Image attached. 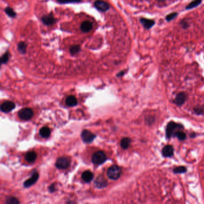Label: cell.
Returning <instances> with one entry per match:
<instances>
[{
    "instance_id": "1",
    "label": "cell",
    "mask_w": 204,
    "mask_h": 204,
    "mask_svg": "<svg viewBox=\"0 0 204 204\" xmlns=\"http://www.w3.org/2000/svg\"><path fill=\"white\" fill-rule=\"evenodd\" d=\"M180 129H183V126L179 124H177L174 122H170L166 129V135L168 138H171L173 135H175L176 133L180 131Z\"/></svg>"
},
{
    "instance_id": "2",
    "label": "cell",
    "mask_w": 204,
    "mask_h": 204,
    "mask_svg": "<svg viewBox=\"0 0 204 204\" xmlns=\"http://www.w3.org/2000/svg\"><path fill=\"white\" fill-rule=\"evenodd\" d=\"M122 173L121 168L117 165H113L110 167L107 171V175L111 180H117Z\"/></svg>"
},
{
    "instance_id": "3",
    "label": "cell",
    "mask_w": 204,
    "mask_h": 204,
    "mask_svg": "<svg viewBox=\"0 0 204 204\" xmlns=\"http://www.w3.org/2000/svg\"><path fill=\"white\" fill-rule=\"evenodd\" d=\"M107 159L106 154L103 152L99 151L97 152L93 155L92 158V161L93 164L96 165H100L103 164Z\"/></svg>"
},
{
    "instance_id": "4",
    "label": "cell",
    "mask_w": 204,
    "mask_h": 204,
    "mask_svg": "<svg viewBox=\"0 0 204 204\" xmlns=\"http://www.w3.org/2000/svg\"><path fill=\"white\" fill-rule=\"evenodd\" d=\"M33 111L30 108H24L21 109L19 113L18 116L23 120L28 121L33 116Z\"/></svg>"
},
{
    "instance_id": "5",
    "label": "cell",
    "mask_w": 204,
    "mask_h": 204,
    "mask_svg": "<svg viewBox=\"0 0 204 204\" xmlns=\"http://www.w3.org/2000/svg\"><path fill=\"white\" fill-rule=\"evenodd\" d=\"M95 7L99 11L102 12H106L110 9V4L102 0H97L94 3Z\"/></svg>"
},
{
    "instance_id": "6",
    "label": "cell",
    "mask_w": 204,
    "mask_h": 204,
    "mask_svg": "<svg viewBox=\"0 0 204 204\" xmlns=\"http://www.w3.org/2000/svg\"><path fill=\"white\" fill-rule=\"evenodd\" d=\"M70 161L65 157L59 158L56 162V167L59 169H66L69 166Z\"/></svg>"
},
{
    "instance_id": "7",
    "label": "cell",
    "mask_w": 204,
    "mask_h": 204,
    "mask_svg": "<svg viewBox=\"0 0 204 204\" xmlns=\"http://www.w3.org/2000/svg\"><path fill=\"white\" fill-rule=\"evenodd\" d=\"M83 141L86 143H90L93 142L96 137L95 135L88 130H84L81 134Z\"/></svg>"
},
{
    "instance_id": "8",
    "label": "cell",
    "mask_w": 204,
    "mask_h": 204,
    "mask_svg": "<svg viewBox=\"0 0 204 204\" xmlns=\"http://www.w3.org/2000/svg\"><path fill=\"white\" fill-rule=\"evenodd\" d=\"M41 20L44 24L47 25V26L52 25L56 22V19L52 13L43 16L41 18Z\"/></svg>"
},
{
    "instance_id": "9",
    "label": "cell",
    "mask_w": 204,
    "mask_h": 204,
    "mask_svg": "<svg viewBox=\"0 0 204 204\" xmlns=\"http://www.w3.org/2000/svg\"><path fill=\"white\" fill-rule=\"evenodd\" d=\"M15 108V105L12 101H7L4 102L1 105V111L5 113H8L14 109Z\"/></svg>"
},
{
    "instance_id": "10",
    "label": "cell",
    "mask_w": 204,
    "mask_h": 204,
    "mask_svg": "<svg viewBox=\"0 0 204 204\" xmlns=\"http://www.w3.org/2000/svg\"><path fill=\"white\" fill-rule=\"evenodd\" d=\"M95 185L99 189H103L107 186V182L106 178L102 175H99L96 178L95 182Z\"/></svg>"
},
{
    "instance_id": "11",
    "label": "cell",
    "mask_w": 204,
    "mask_h": 204,
    "mask_svg": "<svg viewBox=\"0 0 204 204\" xmlns=\"http://www.w3.org/2000/svg\"><path fill=\"white\" fill-rule=\"evenodd\" d=\"M186 99H187V95L186 94V93L183 92H181L177 95L175 97V103L178 106H182L186 101Z\"/></svg>"
},
{
    "instance_id": "12",
    "label": "cell",
    "mask_w": 204,
    "mask_h": 204,
    "mask_svg": "<svg viewBox=\"0 0 204 204\" xmlns=\"http://www.w3.org/2000/svg\"><path fill=\"white\" fill-rule=\"evenodd\" d=\"M38 177H39V175H38V174L37 172H35L34 174H33L30 178H29V179L25 181V182L23 184L24 186L25 187H29L33 185H34L37 182V180H38Z\"/></svg>"
},
{
    "instance_id": "13",
    "label": "cell",
    "mask_w": 204,
    "mask_h": 204,
    "mask_svg": "<svg viewBox=\"0 0 204 204\" xmlns=\"http://www.w3.org/2000/svg\"><path fill=\"white\" fill-rule=\"evenodd\" d=\"M174 154V148L171 145H166L162 149V155L165 157H170Z\"/></svg>"
},
{
    "instance_id": "14",
    "label": "cell",
    "mask_w": 204,
    "mask_h": 204,
    "mask_svg": "<svg viewBox=\"0 0 204 204\" xmlns=\"http://www.w3.org/2000/svg\"><path fill=\"white\" fill-rule=\"evenodd\" d=\"M93 28L92 23L88 20L83 22L80 26V29L83 32H88L92 30Z\"/></svg>"
},
{
    "instance_id": "15",
    "label": "cell",
    "mask_w": 204,
    "mask_h": 204,
    "mask_svg": "<svg viewBox=\"0 0 204 204\" xmlns=\"http://www.w3.org/2000/svg\"><path fill=\"white\" fill-rule=\"evenodd\" d=\"M140 22L141 24L143 25V27L147 29L151 28L155 24V22L153 20L145 19V18L141 19Z\"/></svg>"
},
{
    "instance_id": "16",
    "label": "cell",
    "mask_w": 204,
    "mask_h": 204,
    "mask_svg": "<svg viewBox=\"0 0 204 204\" xmlns=\"http://www.w3.org/2000/svg\"><path fill=\"white\" fill-rule=\"evenodd\" d=\"M82 179L86 183H89L93 178V174L90 171H85L83 172L82 175Z\"/></svg>"
},
{
    "instance_id": "17",
    "label": "cell",
    "mask_w": 204,
    "mask_h": 204,
    "mask_svg": "<svg viewBox=\"0 0 204 204\" xmlns=\"http://www.w3.org/2000/svg\"><path fill=\"white\" fill-rule=\"evenodd\" d=\"M65 102H66V104L68 106H70V107L74 106L75 105H77V99H76V98L73 96H69L67 97V98H66Z\"/></svg>"
},
{
    "instance_id": "18",
    "label": "cell",
    "mask_w": 204,
    "mask_h": 204,
    "mask_svg": "<svg viewBox=\"0 0 204 204\" xmlns=\"http://www.w3.org/2000/svg\"><path fill=\"white\" fill-rule=\"evenodd\" d=\"M37 158V154L34 152H30L25 156V159L28 162H34Z\"/></svg>"
},
{
    "instance_id": "19",
    "label": "cell",
    "mask_w": 204,
    "mask_h": 204,
    "mask_svg": "<svg viewBox=\"0 0 204 204\" xmlns=\"http://www.w3.org/2000/svg\"><path fill=\"white\" fill-rule=\"evenodd\" d=\"M50 133L51 132L49 128H48V127L47 126L43 127V128L41 129V130H40V134L43 138H48L50 136Z\"/></svg>"
},
{
    "instance_id": "20",
    "label": "cell",
    "mask_w": 204,
    "mask_h": 204,
    "mask_svg": "<svg viewBox=\"0 0 204 204\" xmlns=\"http://www.w3.org/2000/svg\"><path fill=\"white\" fill-rule=\"evenodd\" d=\"M131 140L129 138H128V137L123 138L121 140V142H120L121 147L124 149H126L129 147V146L131 144Z\"/></svg>"
},
{
    "instance_id": "21",
    "label": "cell",
    "mask_w": 204,
    "mask_h": 204,
    "mask_svg": "<svg viewBox=\"0 0 204 204\" xmlns=\"http://www.w3.org/2000/svg\"><path fill=\"white\" fill-rule=\"evenodd\" d=\"M27 44L25 42H20L17 45V50L21 54H25L27 51Z\"/></svg>"
},
{
    "instance_id": "22",
    "label": "cell",
    "mask_w": 204,
    "mask_h": 204,
    "mask_svg": "<svg viewBox=\"0 0 204 204\" xmlns=\"http://www.w3.org/2000/svg\"><path fill=\"white\" fill-rule=\"evenodd\" d=\"M4 11L10 17L14 18L16 16V13L13 10V9L10 7H7L5 9Z\"/></svg>"
},
{
    "instance_id": "23",
    "label": "cell",
    "mask_w": 204,
    "mask_h": 204,
    "mask_svg": "<svg viewBox=\"0 0 204 204\" xmlns=\"http://www.w3.org/2000/svg\"><path fill=\"white\" fill-rule=\"evenodd\" d=\"M19 200L13 196H9L6 199V204H19Z\"/></svg>"
},
{
    "instance_id": "24",
    "label": "cell",
    "mask_w": 204,
    "mask_h": 204,
    "mask_svg": "<svg viewBox=\"0 0 204 204\" xmlns=\"http://www.w3.org/2000/svg\"><path fill=\"white\" fill-rule=\"evenodd\" d=\"M80 51V47L79 45H73L70 48V53L72 55L78 53Z\"/></svg>"
},
{
    "instance_id": "25",
    "label": "cell",
    "mask_w": 204,
    "mask_h": 204,
    "mask_svg": "<svg viewBox=\"0 0 204 204\" xmlns=\"http://www.w3.org/2000/svg\"><path fill=\"white\" fill-rule=\"evenodd\" d=\"M202 1L201 0H195V1H192V3H190L186 7V9H192L194 7H197V6H199L200 3H201Z\"/></svg>"
},
{
    "instance_id": "26",
    "label": "cell",
    "mask_w": 204,
    "mask_h": 204,
    "mask_svg": "<svg viewBox=\"0 0 204 204\" xmlns=\"http://www.w3.org/2000/svg\"><path fill=\"white\" fill-rule=\"evenodd\" d=\"M186 171H187V168L183 166L178 167L174 169V172L177 174H182V173L186 172Z\"/></svg>"
},
{
    "instance_id": "27",
    "label": "cell",
    "mask_w": 204,
    "mask_h": 204,
    "mask_svg": "<svg viewBox=\"0 0 204 204\" xmlns=\"http://www.w3.org/2000/svg\"><path fill=\"white\" fill-rule=\"evenodd\" d=\"M60 4H68V3H78L81 2V0H56Z\"/></svg>"
},
{
    "instance_id": "28",
    "label": "cell",
    "mask_w": 204,
    "mask_h": 204,
    "mask_svg": "<svg viewBox=\"0 0 204 204\" xmlns=\"http://www.w3.org/2000/svg\"><path fill=\"white\" fill-rule=\"evenodd\" d=\"M175 136L177 137V138L178 139V140H184V139H186V134H185L183 131H181V130L179 131H178V132L176 133Z\"/></svg>"
},
{
    "instance_id": "29",
    "label": "cell",
    "mask_w": 204,
    "mask_h": 204,
    "mask_svg": "<svg viewBox=\"0 0 204 204\" xmlns=\"http://www.w3.org/2000/svg\"><path fill=\"white\" fill-rule=\"evenodd\" d=\"M9 52H6V53H4L3 55V56L1 57V63L2 64H4V63H6L8 62L9 59Z\"/></svg>"
},
{
    "instance_id": "30",
    "label": "cell",
    "mask_w": 204,
    "mask_h": 204,
    "mask_svg": "<svg viewBox=\"0 0 204 204\" xmlns=\"http://www.w3.org/2000/svg\"><path fill=\"white\" fill-rule=\"evenodd\" d=\"M177 16V13H171L169 14H168L167 16H166V20L168 21H171L172 20H173L176 16Z\"/></svg>"
},
{
    "instance_id": "31",
    "label": "cell",
    "mask_w": 204,
    "mask_h": 204,
    "mask_svg": "<svg viewBox=\"0 0 204 204\" xmlns=\"http://www.w3.org/2000/svg\"><path fill=\"white\" fill-rule=\"evenodd\" d=\"M49 189H50V192H54L55 190V186L54 185H52L49 187Z\"/></svg>"
},
{
    "instance_id": "32",
    "label": "cell",
    "mask_w": 204,
    "mask_h": 204,
    "mask_svg": "<svg viewBox=\"0 0 204 204\" xmlns=\"http://www.w3.org/2000/svg\"><path fill=\"white\" fill-rule=\"evenodd\" d=\"M158 1H161V2H163V1H165V0H158Z\"/></svg>"
}]
</instances>
